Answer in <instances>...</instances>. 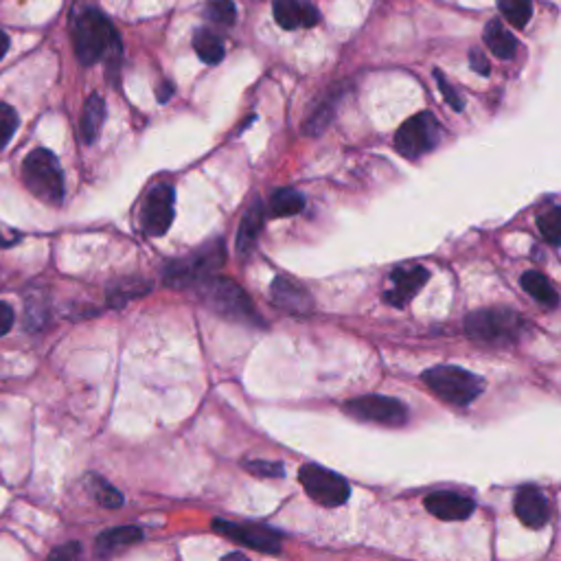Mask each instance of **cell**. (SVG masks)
Wrapping results in <instances>:
<instances>
[{"mask_svg":"<svg viewBox=\"0 0 561 561\" xmlns=\"http://www.w3.org/2000/svg\"><path fill=\"white\" fill-rule=\"evenodd\" d=\"M7 51H9V38L5 36L3 31H0V60H3V57L7 55Z\"/></svg>","mask_w":561,"mask_h":561,"instance_id":"cell-37","label":"cell"},{"mask_svg":"<svg viewBox=\"0 0 561 561\" xmlns=\"http://www.w3.org/2000/svg\"><path fill=\"white\" fill-rule=\"evenodd\" d=\"M176 191L171 185H154L141 206V228L145 235L163 237L174 222Z\"/></svg>","mask_w":561,"mask_h":561,"instance_id":"cell-10","label":"cell"},{"mask_svg":"<svg viewBox=\"0 0 561 561\" xmlns=\"http://www.w3.org/2000/svg\"><path fill=\"white\" fill-rule=\"evenodd\" d=\"M498 7L513 27H526L533 16V0H498Z\"/></svg>","mask_w":561,"mask_h":561,"instance_id":"cell-26","label":"cell"},{"mask_svg":"<svg viewBox=\"0 0 561 561\" xmlns=\"http://www.w3.org/2000/svg\"><path fill=\"white\" fill-rule=\"evenodd\" d=\"M421 380L428 384L434 395L452 406H469L485 391L483 377L452 364L432 366V369L421 375Z\"/></svg>","mask_w":561,"mask_h":561,"instance_id":"cell-4","label":"cell"},{"mask_svg":"<svg viewBox=\"0 0 561 561\" xmlns=\"http://www.w3.org/2000/svg\"><path fill=\"white\" fill-rule=\"evenodd\" d=\"M73 42L75 55L84 66L97 64L110 51H121L119 36L110 20L99 14L97 9H84L73 22Z\"/></svg>","mask_w":561,"mask_h":561,"instance_id":"cell-3","label":"cell"},{"mask_svg":"<svg viewBox=\"0 0 561 561\" xmlns=\"http://www.w3.org/2000/svg\"><path fill=\"white\" fill-rule=\"evenodd\" d=\"M299 480L303 489L307 491V496L320 507H327V509L342 507L351 496L347 480L323 465H316V463L303 465L299 472Z\"/></svg>","mask_w":561,"mask_h":561,"instance_id":"cell-7","label":"cell"},{"mask_svg":"<svg viewBox=\"0 0 561 561\" xmlns=\"http://www.w3.org/2000/svg\"><path fill=\"white\" fill-rule=\"evenodd\" d=\"M11 325H14V309L0 301V336H5Z\"/></svg>","mask_w":561,"mask_h":561,"instance_id":"cell-34","label":"cell"},{"mask_svg":"<svg viewBox=\"0 0 561 561\" xmlns=\"http://www.w3.org/2000/svg\"><path fill=\"white\" fill-rule=\"evenodd\" d=\"M79 555H82V546L77 542H68L53 551L47 561H79Z\"/></svg>","mask_w":561,"mask_h":561,"instance_id":"cell-33","label":"cell"},{"mask_svg":"<svg viewBox=\"0 0 561 561\" xmlns=\"http://www.w3.org/2000/svg\"><path fill=\"white\" fill-rule=\"evenodd\" d=\"M143 540V531L139 526H117V529H110L106 533H101L97 537V555L99 557H110L114 553H119L121 548H128L139 544Z\"/></svg>","mask_w":561,"mask_h":561,"instance_id":"cell-18","label":"cell"},{"mask_svg":"<svg viewBox=\"0 0 561 561\" xmlns=\"http://www.w3.org/2000/svg\"><path fill=\"white\" fill-rule=\"evenodd\" d=\"M222 561H250V559L246 555H242V553H231V555L222 557Z\"/></svg>","mask_w":561,"mask_h":561,"instance_id":"cell-38","label":"cell"},{"mask_svg":"<svg viewBox=\"0 0 561 561\" xmlns=\"http://www.w3.org/2000/svg\"><path fill=\"white\" fill-rule=\"evenodd\" d=\"M226 261V248L222 239H215L193 250L191 255L171 261L165 268V285L176 290L193 288L198 281L211 277V272L220 270Z\"/></svg>","mask_w":561,"mask_h":561,"instance_id":"cell-6","label":"cell"},{"mask_svg":"<svg viewBox=\"0 0 561 561\" xmlns=\"http://www.w3.org/2000/svg\"><path fill=\"white\" fill-rule=\"evenodd\" d=\"M263 204L261 200H255L250 204V209L246 211L242 224H239V233H237V255L248 257L253 253V248L259 239V233L263 228Z\"/></svg>","mask_w":561,"mask_h":561,"instance_id":"cell-17","label":"cell"},{"mask_svg":"<svg viewBox=\"0 0 561 561\" xmlns=\"http://www.w3.org/2000/svg\"><path fill=\"white\" fill-rule=\"evenodd\" d=\"M193 49H196L198 57L204 64H220L226 55L224 49V40L217 36L215 31L200 27L196 33H193Z\"/></svg>","mask_w":561,"mask_h":561,"instance_id":"cell-21","label":"cell"},{"mask_svg":"<svg viewBox=\"0 0 561 561\" xmlns=\"http://www.w3.org/2000/svg\"><path fill=\"white\" fill-rule=\"evenodd\" d=\"M22 180L38 200L60 206L64 202V174L60 160L44 147L33 150L22 163Z\"/></svg>","mask_w":561,"mask_h":561,"instance_id":"cell-5","label":"cell"},{"mask_svg":"<svg viewBox=\"0 0 561 561\" xmlns=\"http://www.w3.org/2000/svg\"><path fill=\"white\" fill-rule=\"evenodd\" d=\"M303 206H305V198L299 191L290 189V187L277 191L270 200V211L277 217H290V215L301 213Z\"/></svg>","mask_w":561,"mask_h":561,"instance_id":"cell-25","label":"cell"},{"mask_svg":"<svg viewBox=\"0 0 561 561\" xmlns=\"http://www.w3.org/2000/svg\"><path fill=\"white\" fill-rule=\"evenodd\" d=\"M426 509L443 522H463L472 518L476 509L474 500L463 494H454V491H434L426 498Z\"/></svg>","mask_w":561,"mask_h":561,"instance_id":"cell-14","label":"cell"},{"mask_svg":"<svg viewBox=\"0 0 561 561\" xmlns=\"http://www.w3.org/2000/svg\"><path fill=\"white\" fill-rule=\"evenodd\" d=\"M469 60H472V68L478 73V75H489V62H487V57L480 53L478 49H474L472 53H469Z\"/></svg>","mask_w":561,"mask_h":561,"instance_id":"cell-35","label":"cell"},{"mask_svg":"<svg viewBox=\"0 0 561 561\" xmlns=\"http://www.w3.org/2000/svg\"><path fill=\"white\" fill-rule=\"evenodd\" d=\"M244 467L250 474L263 476V478H279L283 476V465L281 463H270V461H246Z\"/></svg>","mask_w":561,"mask_h":561,"instance_id":"cell-32","label":"cell"},{"mask_svg":"<svg viewBox=\"0 0 561 561\" xmlns=\"http://www.w3.org/2000/svg\"><path fill=\"white\" fill-rule=\"evenodd\" d=\"M515 515L529 529H542L551 520V505L540 489L526 485L515 496Z\"/></svg>","mask_w":561,"mask_h":561,"instance_id":"cell-13","label":"cell"},{"mask_svg":"<svg viewBox=\"0 0 561 561\" xmlns=\"http://www.w3.org/2000/svg\"><path fill=\"white\" fill-rule=\"evenodd\" d=\"M270 294H272L274 303L294 314H307V312H312V307H314L312 296H309V292L303 288V285H299L288 277L274 279Z\"/></svg>","mask_w":561,"mask_h":561,"instance_id":"cell-16","label":"cell"},{"mask_svg":"<svg viewBox=\"0 0 561 561\" xmlns=\"http://www.w3.org/2000/svg\"><path fill=\"white\" fill-rule=\"evenodd\" d=\"M272 14L285 31L314 27L320 20L316 7L309 0H274Z\"/></svg>","mask_w":561,"mask_h":561,"instance_id":"cell-15","label":"cell"},{"mask_svg":"<svg viewBox=\"0 0 561 561\" xmlns=\"http://www.w3.org/2000/svg\"><path fill=\"white\" fill-rule=\"evenodd\" d=\"M93 494L103 509H119L123 505L121 491H117L110 483H106V480H101V478H93Z\"/></svg>","mask_w":561,"mask_h":561,"instance_id":"cell-29","label":"cell"},{"mask_svg":"<svg viewBox=\"0 0 561 561\" xmlns=\"http://www.w3.org/2000/svg\"><path fill=\"white\" fill-rule=\"evenodd\" d=\"M537 228H540L542 237L551 246H559L561 242V211L559 206H551L546 213L537 217Z\"/></svg>","mask_w":561,"mask_h":561,"instance_id":"cell-28","label":"cell"},{"mask_svg":"<svg viewBox=\"0 0 561 561\" xmlns=\"http://www.w3.org/2000/svg\"><path fill=\"white\" fill-rule=\"evenodd\" d=\"M441 141V123L430 112L410 117L395 134V150L404 158H419L432 152Z\"/></svg>","mask_w":561,"mask_h":561,"instance_id":"cell-8","label":"cell"},{"mask_svg":"<svg viewBox=\"0 0 561 561\" xmlns=\"http://www.w3.org/2000/svg\"><path fill=\"white\" fill-rule=\"evenodd\" d=\"M428 279L430 272L423 266L395 268L391 274V290L384 292V301L393 307H406Z\"/></svg>","mask_w":561,"mask_h":561,"instance_id":"cell-12","label":"cell"},{"mask_svg":"<svg viewBox=\"0 0 561 561\" xmlns=\"http://www.w3.org/2000/svg\"><path fill=\"white\" fill-rule=\"evenodd\" d=\"M211 529L215 533H220L228 540H233L237 544H244L253 551L266 553V555H277L281 551V542L283 537L281 533H277L270 526L263 524H237V522H228V520H213Z\"/></svg>","mask_w":561,"mask_h":561,"instance_id":"cell-11","label":"cell"},{"mask_svg":"<svg viewBox=\"0 0 561 561\" xmlns=\"http://www.w3.org/2000/svg\"><path fill=\"white\" fill-rule=\"evenodd\" d=\"M345 412L360 421L380 423V426L388 428H399L408 421V408L399 399L384 395H364L349 399L345 404Z\"/></svg>","mask_w":561,"mask_h":561,"instance_id":"cell-9","label":"cell"},{"mask_svg":"<svg viewBox=\"0 0 561 561\" xmlns=\"http://www.w3.org/2000/svg\"><path fill=\"white\" fill-rule=\"evenodd\" d=\"M434 77H437V84H439V90H441V95L445 97V101H448L454 110L461 112L465 108V101H463L459 90H456L454 86H450V82H448V79H445V75L441 71H434Z\"/></svg>","mask_w":561,"mask_h":561,"instance_id":"cell-31","label":"cell"},{"mask_svg":"<svg viewBox=\"0 0 561 561\" xmlns=\"http://www.w3.org/2000/svg\"><path fill=\"white\" fill-rule=\"evenodd\" d=\"M526 320L507 307L478 309L465 318V334L487 347H511L526 331Z\"/></svg>","mask_w":561,"mask_h":561,"instance_id":"cell-2","label":"cell"},{"mask_svg":"<svg viewBox=\"0 0 561 561\" xmlns=\"http://www.w3.org/2000/svg\"><path fill=\"white\" fill-rule=\"evenodd\" d=\"M340 99H342V93L340 90H334V93L320 101L316 110L309 114V119L305 121V134H323L327 130V125L336 117Z\"/></svg>","mask_w":561,"mask_h":561,"instance_id":"cell-23","label":"cell"},{"mask_svg":"<svg viewBox=\"0 0 561 561\" xmlns=\"http://www.w3.org/2000/svg\"><path fill=\"white\" fill-rule=\"evenodd\" d=\"M171 93H174V86H171L169 82H165L163 88H158V90H156V99H158L160 103H165V101L171 97Z\"/></svg>","mask_w":561,"mask_h":561,"instance_id":"cell-36","label":"cell"},{"mask_svg":"<svg viewBox=\"0 0 561 561\" xmlns=\"http://www.w3.org/2000/svg\"><path fill=\"white\" fill-rule=\"evenodd\" d=\"M18 130V114L16 110L7 106V103H0V150L11 141V136Z\"/></svg>","mask_w":561,"mask_h":561,"instance_id":"cell-30","label":"cell"},{"mask_svg":"<svg viewBox=\"0 0 561 561\" xmlns=\"http://www.w3.org/2000/svg\"><path fill=\"white\" fill-rule=\"evenodd\" d=\"M191 290H196L202 303L217 316L235 320V323H242V325H253V327L266 325L255 309L253 299H250V296L231 279L206 277L193 285Z\"/></svg>","mask_w":561,"mask_h":561,"instance_id":"cell-1","label":"cell"},{"mask_svg":"<svg viewBox=\"0 0 561 561\" xmlns=\"http://www.w3.org/2000/svg\"><path fill=\"white\" fill-rule=\"evenodd\" d=\"M204 18L211 20L213 25L233 27L237 20V7L233 0H209L204 5Z\"/></svg>","mask_w":561,"mask_h":561,"instance_id":"cell-27","label":"cell"},{"mask_svg":"<svg viewBox=\"0 0 561 561\" xmlns=\"http://www.w3.org/2000/svg\"><path fill=\"white\" fill-rule=\"evenodd\" d=\"M522 288L529 292L537 303H542L544 307L553 309L559 305V294L555 290V285L544 277L542 272H524L522 274Z\"/></svg>","mask_w":561,"mask_h":561,"instance_id":"cell-22","label":"cell"},{"mask_svg":"<svg viewBox=\"0 0 561 561\" xmlns=\"http://www.w3.org/2000/svg\"><path fill=\"white\" fill-rule=\"evenodd\" d=\"M106 121V101H103L101 95H90L86 106H84V114H82V123H79V128H82V136H84V143H95L99 139V132H101V125Z\"/></svg>","mask_w":561,"mask_h":561,"instance_id":"cell-20","label":"cell"},{"mask_svg":"<svg viewBox=\"0 0 561 561\" xmlns=\"http://www.w3.org/2000/svg\"><path fill=\"white\" fill-rule=\"evenodd\" d=\"M152 290L150 281H141V279H125L119 281L117 285H112L108 290V301L112 307H121L125 303H130L136 296H143Z\"/></svg>","mask_w":561,"mask_h":561,"instance_id":"cell-24","label":"cell"},{"mask_svg":"<svg viewBox=\"0 0 561 561\" xmlns=\"http://www.w3.org/2000/svg\"><path fill=\"white\" fill-rule=\"evenodd\" d=\"M483 40L487 44V49L496 57H500V60H513L515 53H518V38L502 27L498 20L487 22Z\"/></svg>","mask_w":561,"mask_h":561,"instance_id":"cell-19","label":"cell"}]
</instances>
